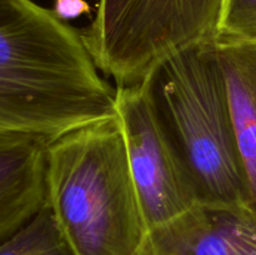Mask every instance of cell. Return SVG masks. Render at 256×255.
<instances>
[{"mask_svg": "<svg viewBox=\"0 0 256 255\" xmlns=\"http://www.w3.org/2000/svg\"><path fill=\"white\" fill-rule=\"evenodd\" d=\"M115 115L148 232L200 205L192 176L158 114L146 80L115 86Z\"/></svg>", "mask_w": 256, "mask_h": 255, "instance_id": "obj_5", "label": "cell"}, {"mask_svg": "<svg viewBox=\"0 0 256 255\" xmlns=\"http://www.w3.org/2000/svg\"><path fill=\"white\" fill-rule=\"evenodd\" d=\"M214 48L229 96L248 206L256 218V42L215 39Z\"/></svg>", "mask_w": 256, "mask_h": 255, "instance_id": "obj_8", "label": "cell"}, {"mask_svg": "<svg viewBox=\"0 0 256 255\" xmlns=\"http://www.w3.org/2000/svg\"><path fill=\"white\" fill-rule=\"evenodd\" d=\"M139 255H256V218L198 205L150 230Z\"/></svg>", "mask_w": 256, "mask_h": 255, "instance_id": "obj_6", "label": "cell"}, {"mask_svg": "<svg viewBox=\"0 0 256 255\" xmlns=\"http://www.w3.org/2000/svg\"><path fill=\"white\" fill-rule=\"evenodd\" d=\"M52 10L58 19L65 22L79 19L82 15H90L92 12L86 0H54Z\"/></svg>", "mask_w": 256, "mask_h": 255, "instance_id": "obj_11", "label": "cell"}, {"mask_svg": "<svg viewBox=\"0 0 256 255\" xmlns=\"http://www.w3.org/2000/svg\"><path fill=\"white\" fill-rule=\"evenodd\" d=\"M48 144L32 135H0V242L46 202Z\"/></svg>", "mask_w": 256, "mask_h": 255, "instance_id": "obj_7", "label": "cell"}, {"mask_svg": "<svg viewBox=\"0 0 256 255\" xmlns=\"http://www.w3.org/2000/svg\"><path fill=\"white\" fill-rule=\"evenodd\" d=\"M214 40L176 52L145 80L192 176L199 204L249 212L244 169Z\"/></svg>", "mask_w": 256, "mask_h": 255, "instance_id": "obj_3", "label": "cell"}, {"mask_svg": "<svg viewBox=\"0 0 256 255\" xmlns=\"http://www.w3.org/2000/svg\"><path fill=\"white\" fill-rule=\"evenodd\" d=\"M216 39L256 42V0H224Z\"/></svg>", "mask_w": 256, "mask_h": 255, "instance_id": "obj_10", "label": "cell"}, {"mask_svg": "<svg viewBox=\"0 0 256 255\" xmlns=\"http://www.w3.org/2000/svg\"><path fill=\"white\" fill-rule=\"evenodd\" d=\"M224 0H99L80 35L114 86L146 79L176 52L216 39Z\"/></svg>", "mask_w": 256, "mask_h": 255, "instance_id": "obj_4", "label": "cell"}, {"mask_svg": "<svg viewBox=\"0 0 256 255\" xmlns=\"http://www.w3.org/2000/svg\"><path fill=\"white\" fill-rule=\"evenodd\" d=\"M46 202L75 255H139L148 228L116 115L49 142Z\"/></svg>", "mask_w": 256, "mask_h": 255, "instance_id": "obj_2", "label": "cell"}, {"mask_svg": "<svg viewBox=\"0 0 256 255\" xmlns=\"http://www.w3.org/2000/svg\"><path fill=\"white\" fill-rule=\"evenodd\" d=\"M0 255H75L45 202L36 215L0 242Z\"/></svg>", "mask_w": 256, "mask_h": 255, "instance_id": "obj_9", "label": "cell"}, {"mask_svg": "<svg viewBox=\"0 0 256 255\" xmlns=\"http://www.w3.org/2000/svg\"><path fill=\"white\" fill-rule=\"evenodd\" d=\"M114 115L79 30L34 0H0V135L52 142Z\"/></svg>", "mask_w": 256, "mask_h": 255, "instance_id": "obj_1", "label": "cell"}]
</instances>
